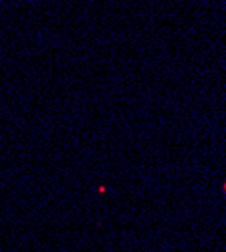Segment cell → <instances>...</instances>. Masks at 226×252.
<instances>
[{
  "label": "cell",
  "instance_id": "obj_1",
  "mask_svg": "<svg viewBox=\"0 0 226 252\" xmlns=\"http://www.w3.org/2000/svg\"><path fill=\"white\" fill-rule=\"evenodd\" d=\"M224 192H226V184H224Z\"/></svg>",
  "mask_w": 226,
  "mask_h": 252
}]
</instances>
